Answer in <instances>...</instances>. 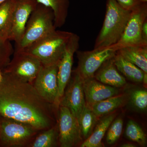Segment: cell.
<instances>
[{
    "label": "cell",
    "instance_id": "cell-1",
    "mask_svg": "<svg viewBox=\"0 0 147 147\" xmlns=\"http://www.w3.org/2000/svg\"><path fill=\"white\" fill-rule=\"evenodd\" d=\"M2 73L0 83L1 116L28 124L39 131L57 124L58 110L42 98L32 84Z\"/></svg>",
    "mask_w": 147,
    "mask_h": 147
},
{
    "label": "cell",
    "instance_id": "cell-2",
    "mask_svg": "<svg viewBox=\"0 0 147 147\" xmlns=\"http://www.w3.org/2000/svg\"><path fill=\"white\" fill-rule=\"evenodd\" d=\"M131 12L121 7L115 0H107L105 19L96 40L94 49H105L118 42Z\"/></svg>",
    "mask_w": 147,
    "mask_h": 147
},
{
    "label": "cell",
    "instance_id": "cell-3",
    "mask_svg": "<svg viewBox=\"0 0 147 147\" xmlns=\"http://www.w3.org/2000/svg\"><path fill=\"white\" fill-rule=\"evenodd\" d=\"M51 9L38 3L32 12L21 39L15 43L14 51H23L56 30Z\"/></svg>",
    "mask_w": 147,
    "mask_h": 147
},
{
    "label": "cell",
    "instance_id": "cell-4",
    "mask_svg": "<svg viewBox=\"0 0 147 147\" xmlns=\"http://www.w3.org/2000/svg\"><path fill=\"white\" fill-rule=\"evenodd\" d=\"M73 33L56 30L23 50L35 57L43 65L58 64Z\"/></svg>",
    "mask_w": 147,
    "mask_h": 147
},
{
    "label": "cell",
    "instance_id": "cell-5",
    "mask_svg": "<svg viewBox=\"0 0 147 147\" xmlns=\"http://www.w3.org/2000/svg\"><path fill=\"white\" fill-rule=\"evenodd\" d=\"M40 131L28 124L1 116L0 147H29Z\"/></svg>",
    "mask_w": 147,
    "mask_h": 147
},
{
    "label": "cell",
    "instance_id": "cell-6",
    "mask_svg": "<svg viewBox=\"0 0 147 147\" xmlns=\"http://www.w3.org/2000/svg\"><path fill=\"white\" fill-rule=\"evenodd\" d=\"M42 65L32 55L23 51H14L13 58L2 71L32 85Z\"/></svg>",
    "mask_w": 147,
    "mask_h": 147
},
{
    "label": "cell",
    "instance_id": "cell-7",
    "mask_svg": "<svg viewBox=\"0 0 147 147\" xmlns=\"http://www.w3.org/2000/svg\"><path fill=\"white\" fill-rule=\"evenodd\" d=\"M147 18V3H142L132 11L122 35L118 42L107 48L117 51L133 45H147L142 37V26Z\"/></svg>",
    "mask_w": 147,
    "mask_h": 147
},
{
    "label": "cell",
    "instance_id": "cell-8",
    "mask_svg": "<svg viewBox=\"0 0 147 147\" xmlns=\"http://www.w3.org/2000/svg\"><path fill=\"white\" fill-rule=\"evenodd\" d=\"M57 113L59 146L73 147L80 145L83 140L78 119L65 106H59Z\"/></svg>",
    "mask_w": 147,
    "mask_h": 147
},
{
    "label": "cell",
    "instance_id": "cell-9",
    "mask_svg": "<svg viewBox=\"0 0 147 147\" xmlns=\"http://www.w3.org/2000/svg\"><path fill=\"white\" fill-rule=\"evenodd\" d=\"M58 65H42L32 85L42 98L58 110Z\"/></svg>",
    "mask_w": 147,
    "mask_h": 147
},
{
    "label": "cell",
    "instance_id": "cell-10",
    "mask_svg": "<svg viewBox=\"0 0 147 147\" xmlns=\"http://www.w3.org/2000/svg\"><path fill=\"white\" fill-rule=\"evenodd\" d=\"M78 65L75 71L83 79L92 78L94 74L107 60L113 57L117 51L110 48L94 49L91 51L76 52Z\"/></svg>",
    "mask_w": 147,
    "mask_h": 147
},
{
    "label": "cell",
    "instance_id": "cell-11",
    "mask_svg": "<svg viewBox=\"0 0 147 147\" xmlns=\"http://www.w3.org/2000/svg\"><path fill=\"white\" fill-rule=\"evenodd\" d=\"M67 107L79 121L86 106L83 88V79L75 71L61 98L59 106Z\"/></svg>",
    "mask_w": 147,
    "mask_h": 147
},
{
    "label": "cell",
    "instance_id": "cell-12",
    "mask_svg": "<svg viewBox=\"0 0 147 147\" xmlns=\"http://www.w3.org/2000/svg\"><path fill=\"white\" fill-rule=\"evenodd\" d=\"M80 37L73 33L66 46L62 57L59 64L57 74L58 83V105L63 96L65 90L71 79L74 55L79 47Z\"/></svg>",
    "mask_w": 147,
    "mask_h": 147
},
{
    "label": "cell",
    "instance_id": "cell-13",
    "mask_svg": "<svg viewBox=\"0 0 147 147\" xmlns=\"http://www.w3.org/2000/svg\"><path fill=\"white\" fill-rule=\"evenodd\" d=\"M37 4L36 0H17L13 13L10 41L16 43L21 39L29 17Z\"/></svg>",
    "mask_w": 147,
    "mask_h": 147
},
{
    "label": "cell",
    "instance_id": "cell-14",
    "mask_svg": "<svg viewBox=\"0 0 147 147\" xmlns=\"http://www.w3.org/2000/svg\"><path fill=\"white\" fill-rule=\"evenodd\" d=\"M83 88L86 105L88 107L119 94L118 88L102 84L94 77L83 79Z\"/></svg>",
    "mask_w": 147,
    "mask_h": 147
},
{
    "label": "cell",
    "instance_id": "cell-15",
    "mask_svg": "<svg viewBox=\"0 0 147 147\" xmlns=\"http://www.w3.org/2000/svg\"><path fill=\"white\" fill-rule=\"evenodd\" d=\"M113 57L102 63L94 74V77L102 84L115 88H121L126 84V79L116 67Z\"/></svg>",
    "mask_w": 147,
    "mask_h": 147
},
{
    "label": "cell",
    "instance_id": "cell-16",
    "mask_svg": "<svg viewBox=\"0 0 147 147\" xmlns=\"http://www.w3.org/2000/svg\"><path fill=\"white\" fill-rule=\"evenodd\" d=\"M117 53L147 74V45H133L121 48Z\"/></svg>",
    "mask_w": 147,
    "mask_h": 147
},
{
    "label": "cell",
    "instance_id": "cell-17",
    "mask_svg": "<svg viewBox=\"0 0 147 147\" xmlns=\"http://www.w3.org/2000/svg\"><path fill=\"white\" fill-rule=\"evenodd\" d=\"M17 1L6 0L0 5V38L4 40H9Z\"/></svg>",
    "mask_w": 147,
    "mask_h": 147
},
{
    "label": "cell",
    "instance_id": "cell-18",
    "mask_svg": "<svg viewBox=\"0 0 147 147\" xmlns=\"http://www.w3.org/2000/svg\"><path fill=\"white\" fill-rule=\"evenodd\" d=\"M116 117L115 114H112L105 116L95 127L93 131L89 137L82 143L81 147H101L103 146L102 139L105 136L108 127Z\"/></svg>",
    "mask_w": 147,
    "mask_h": 147
},
{
    "label": "cell",
    "instance_id": "cell-19",
    "mask_svg": "<svg viewBox=\"0 0 147 147\" xmlns=\"http://www.w3.org/2000/svg\"><path fill=\"white\" fill-rule=\"evenodd\" d=\"M113 59L116 67L125 78L134 82H143L144 72L141 69L117 52Z\"/></svg>",
    "mask_w": 147,
    "mask_h": 147
},
{
    "label": "cell",
    "instance_id": "cell-20",
    "mask_svg": "<svg viewBox=\"0 0 147 147\" xmlns=\"http://www.w3.org/2000/svg\"><path fill=\"white\" fill-rule=\"evenodd\" d=\"M40 4L51 9L54 15L55 28H60L65 24L69 6V0H36Z\"/></svg>",
    "mask_w": 147,
    "mask_h": 147
},
{
    "label": "cell",
    "instance_id": "cell-21",
    "mask_svg": "<svg viewBox=\"0 0 147 147\" xmlns=\"http://www.w3.org/2000/svg\"><path fill=\"white\" fill-rule=\"evenodd\" d=\"M125 98V96L124 95H117L96 102L89 107L95 115L99 117L108 115L120 107L123 104Z\"/></svg>",
    "mask_w": 147,
    "mask_h": 147
},
{
    "label": "cell",
    "instance_id": "cell-22",
    "mask_svg": "<svg viewBox=\"0 0 147 147\" xmlns=\"http://www.w3.org/2000/svg\"><path fill=\"white\" fill-rule=\"evenodd\" d=\"M59 146L57 124L40 131L35 137L29 147H55Z\"/></svg>",
    "mask_w": 147,
    "mask_h": 147
},
{
    "label": "cell",
    "instance_id": "cell-23",
    "mask_svg": "<svg viewBox=\"0 0 147 147\" xmlns=\"http://www.w3.org/2000/svg\"><path fill=\"white\" fill-rule=\"evenodd\" d=\"M98 119L91 108L86 105L79 121L82 139L84 141L91 134L97 123Z\"/></svg>",
    "mask_w": 147,
    "mask_h": 147
},
{
    "label": "cell",
    "instance_id": "cell-24",
    "mask_svg": "<svg viewBox=\"0 0 147 147\" xmlns=\"http://www.w3.org/2000/svg\"><path fill=\"white\" fill-rule=\"evenodd\" d=\"M125 134L129 140L136 142L141 146H146V136L142 127L136 122L132 120L128 121Z\"/></svg>",
    "mask_w": 147,
    "mask_h": 147
},
{
    "label": "cell",
    "instance_id": "cell-25",
    "mask_svg": "<svg viewBox=\"0 0 147 147\" xmlns=\"http://www.w3.org/2000/svg\"><path fill=\"white\" fill-rule=\"evenodd\" d=\"M130 102L134 108L140 111H145L147 108L146 90L136 89L131 92Z\"/></svg>",
    "mask_w": 147,
    "mask_h": 147
},
{
    "label": "cell",
    "instance_id": "cell-26",
    "mask_svg": "<svg viewBox=\"0 0 147 147\" xmlns=\"http://www.w3.org/2000/svg\"><path fill=\"white\" fill-rule=\"evenodd\" d=\"M123 123L122 119L119 118L110 124L108 128L106 137V141L108 144H114L119 139L122 132Z\"/></svg>",
    "mask_w": 147,
    "mask_h": 147
},
{
    "label": "cell",
    "instance_id": "cell-27",
    "mask_svg": "<svg viewBox=\"0 0 147 147\" xmlns=\"http://www.w3.org/2000/svg\"><path fill=\"white\" fill-rule=\"evenodd\" d=\"M13 53V47L10 40L0 38V69L1 70L9 63Z\"/></svg>",
    "mask_w": 147,
    "mask_h": 147
},
{
    "label": "cell",
    "instance_id": "cell-28",
    "mask_svg": "<svg viewBox=\"0 0 147 147\" xmlns=\"http://www.w3.org/2000/svg\"><path fill=\"white\" fill-rule=\"evenodd\" d=\"M123 8L132 11L142 3L140 0H115Z\"/></svg>",
    "mask_w": 147,
    "mask_h": 147
},
{
    "label": "cell",
    "instance_id": "cell-29",
    "mask_svg": "<svg viewBox=\"0 0 147 147\" xmlns=\"http://www.w3.org/2000/svg\"><path fill=\"white\" fill-rule=\"evenodd\" d=\"M142 37L143 41L147 43V18L144 22L142 26Z\"/></svg>",
    "mask_w": 147,
    "mask_h": 147
},
{
    "label": "cell",
    "instance_id": "cell-30",
    "mask_svg": "<svg viewBox=\"0 0 147 147\" xmlns=\"http://www.w3.org/2000/svg\"><path fill=\"white\" fill-rule=\"evenodd\" d=\"M136 146L133 144L131 143H126V144H123L122 145L121 147H135Z\"/></svg>",
    "mask_w": 147,
    "mask_h": 147
},
{
    "label": "cell",
    "instance_id": "cell-31",
    "mask_svg": "<svg viewBox=\"0 0 147 147\" xmlns=\"http://www.w3.org/2000/svg\"><path fill=\"white\" fill-rule=\"evenodd\" d=\"M3 73L1 69H0V83L1 82L3 79Z\"/></svg>",
    "mask_w": 147,
    "mask_h": 147
},
{
    "label": "cell",
    "instance_id": "cell-32",
    "mask_svg": "<svg viewBox=\"0 0 147 147\" xmlns=\"http://www.w3.org/2000/svg\"><path fill=\"white\" fill-rule=\"evenodd\" d=\"M140 2L142 3H147V0H140Z\"/></svg>",
    "mask_w": 147,
    "mask_h": 147
},
{
    "label": "cell",
    "instance_id": "cell-33",
    "mask_svg": "<svg viewBox=\"0 0 147 147\" xmlns=\"http://www.w3.org/2000/svg\"><path fill=\"white\" fill-rule=\"evenodd\" d=\"M6 1V0H0V5H1L2 3L5 1Z\"/></svg>",
    "mask_w": 147,
    "mask_h": 147
},
{
    "label": "cell",
    "instance_id": "cell-34",
    "mask_svg": "<svg viewBox=\"0 0 147 147\" xmlns=\"http://www.w3.org/2000/svg\"><path fill=\"white\" fill-rule=\"evenodd\" d=\"M1 115H0V120H1Z\"/></svg>",
    "mask_w": 147,
    "mask_h": 147
}]
</instances>
